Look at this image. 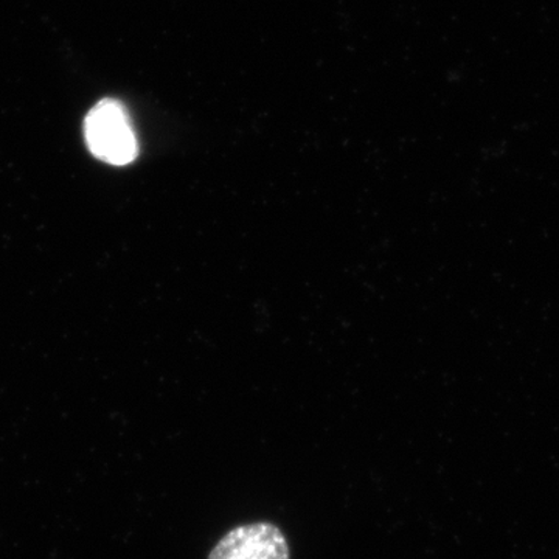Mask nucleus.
Here are the masks:
<instances>
[{"mask_svg": "<svg viewBox=\"0 0 559 559\" xmlns=\"http://www.w3.org/2000/svg\"><path fill=\"white\" fill-rule=\"evenodd\" d=\"M84 138L91 153L106 164L123 167L138 157V135L128 110L117 100H103L90 110Z\"/></svg>", "mask_w": 559, "mask_h": 559, "instance_id": "f257e3e1", "label": "nucleus"}, {"mask_svg": "<svg viewBox=\"0 0 559 559\" xmlns=\"http://www.w3.org/2000/svg\"><path fill=\"white\" fill-rule=\"evenodd\" d=\"M209 559H290L285 533L272 522L231 528L215 544Z\"/></svg>", "mask_w": 559, "mask_h": 559, "instance_id": "f03ea898", "label": "nucleus"}]
</instances>
